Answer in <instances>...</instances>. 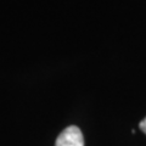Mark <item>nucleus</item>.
I'll use <instances>...</instances> for the list:
<instances>
[{
    "label": "nucleus",
    "mask_w": 146,
    "mask_h": 146,
    "mask_svg": "<svg viewBox=\"0 0 146 146\" xmlns=\"http://www.w3.org/2000/svg\"><path fill=\"white\" fill-rule=\"evenodd\" d=\"M55 146H84V136L77 125H70L57 136Z\"/></svg>",
    "instance_id": "1"
},
{
    "label": "nucleus",
    "mask_w": 146,
    "mask_h": 146,
    "mask_svg": "<svg viewBox=\"0 0 146 146\" xmlns=\"http://www.w3.org/2000/svg\"><path fill=\"white\" fill-rule=\"evenodd\" d=\"M139 128H140L141 130H143V133H145V134H146V118H144V119L140 122Z\"/></svg>",
    "instance_id": "2"
}]
</instances>
